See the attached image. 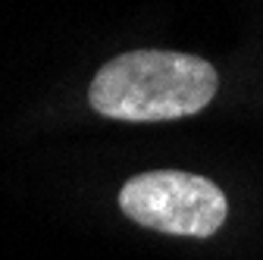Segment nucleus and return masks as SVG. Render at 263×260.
Segmentation results:
<instances>
[{"mask_svg": "<svg viewBox=\"0 0 263 260\" xmlns=\"http://www.w3.org/2000/svg\"><path fill=\"white\" fill-rule=\"evenodd\" d=\"M119 210L138 226L179 238H210L229 216L219 185L185 170H151L128 179Z\"/></svg>", "mask_w": 263, "mask_h": 260, "instance_id": "2", "label": "nucleus"}, {"mask_svg": "<svg viewBox=\"0 0 263 260\" xmlns=\"http://www.w3.org/2000/svg\"><path fill=\"white\" fill-rule=\"evenodd\" d=\"M219 79L207 60L176 50H135L110 60L94 76V113L125 122H160L201 113L216 97Z\"/></svg>", "mask_w": 263, "mask_h": 260, "instance_id": "1", "label": "nucleus"}]
</instances>
